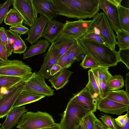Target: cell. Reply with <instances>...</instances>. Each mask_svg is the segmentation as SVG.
<instances>
[{
  "instance_id": "obj_1",
  "label": "cell",
  "mask_w": 129,
  "mask_h": 129,
  "mask_svg": "<svg viewBox=\"0 0 129 129\" xmlns=\"http://www.w3.org/2000/svg\"><path fill=\"white\" fill-rule=\"evenodd\" d=\"M58 15L83 19L93 17L100 10L99 0H50Z\"/></svg>"
},
{
  "instance_id": "obj_2",
  "label": "cell",
  "mask_w": 129,
  "mask_h": 129,
  "mask_svg": "<svg viewBox=\"0 0 129 129\" xmlns=\"http://www.w3.org/2000/svg\"><path fill=\"white\" fill-rule=\"evenodd\" d=\"M79 40L86 54L95 60L100 66L108 68L116 66L120 62L118 51L112 49L105 44L83 38Z\"/></svg>"
},
{
  "instance_id": "obj_3",
  "label": "cell",
  "mask_w": 129,
  "mask_h": 129,
  "mask_svg": "<svg viewBox=\"0 0 129 129\" xmlns=\"http://www.w3.org/2000/svg\"><path fill=\"white\" fill-rule=\"evenodd\" d=\"M90 33L98 35L106 45L115 50L117 37L104 12L98 13L93 17L88 26L87 34Z\"/></svg>"
},
{
  "instance_id": "obj_4",
  "label": "cell",
  "mask_w": 129,
  "mask_h": 129,
  "mask_svg": "<svg viewBox=\"0 0 129 129\" xmlns=\"http://www.w3.org/2000/svg\"><path fill=\"white\" fill-rule=\"evenodd\" d=\"M91 111L80 104L73 96L68 102L59 125L61 129H76L82 118Z\"/></svg>"
},
{
  "instance_id": "obj_5",
  "label": "cell",
  "mask_w": 129,
  "mask_h": 129,
  "mask_svg": "<svg viewBox=\"0 0 129 129\" xmlns=\"http://www.w3.org/2000/svg\"><path fill=\"white\" fill-rule=\"evenodd\" d=\"M55 123L52 116L46 112H27L22 114L16 127L19 129H40Z\"/></svg>"
},
{
  "instance_id": "obj_6",
  "label": "cell",
  "mask_w": 129,
  "mask_h": 129,
  "mask_svg": "<svg viewBox=\"0 0 129 129\" xmlns=\"http://www.w3.org/2000/svg\"><path fill=\"white\" fill-rule=\"evenodd\" d=\"M45 78L36 72L32 73L23 83V90L29 93L50 96L54 94V90L46 83Z\"/></svg>"
},
{
  "instance_id": "obj_7",
  "label": "cell",
  "mask_w": 129,
  "mask_h": 129,
  "mask_svg": "<svg viewBox=\"0 0 129 129\" xmlns=\"http://www.w3.org/2000/svg\"><path fill=\"white\" fill-rule=\"evenodd\" d=\"M32 73V69L22 61L7 60L0 67V75L19 77L26 80Z\"/></svg>"
},
{
  "instance_id": "obj_8",
  "label": "cell",
  "mask_w": 129,
  "mask_h": 129,
  "mask_svg": "<svg viewBox=\"0 0 129 129\" xmlns=\"http://www.w3.org/2000/svg\"><path fill=\"white\" fill-rule=\"evenodd\" d=\"M12 5L22 17L25 24L31 27L38 18V14L33 0H12Z\"/></svg>"
},
{
  "instance_id": "obj_9",
  "label": "cell",
  "mask_w": 129,
  "mask_h": 129,
  "mask_svg": "<svg viewBox=\"0 0 129 129\" xmlns=\"http://www.w3.org/2000/svg\"><path fill=\"white\" fill-rule=\"evenodd\" d=\"M100 9L104 12L109 23L116 33L122 30L119 22L118 6L122 0H99Z\"/></svg>"
},
{
  "instance_id": "obj_10",
  "label": "cell",
  "mask_w": 129,
  "mask_h": 129,
  "mask_svg": "<svg viewBox=\"0 0 129 129\" xmlns=\"http://www.w3.org/2000/svg\"><path fill=\"white\" fill-rule=\"evenodd\" d=\"M91 21L92 20L79 19L74 21L66 20L61 34L79 40L87 34L88 26Z\"/></svg>"
},
{
  "instance_id": "obj_11",
  "label": "cell",
  "mask_w": 129,
  "mask_h": 129,
  "mask_svg": "<svg viewBox=\"0 0 129 129\" xmlns=\"http://www.w3.org/2000/svg\"><path fill=\"white\" fill-rule=\"evenodd\" d=\"M97 100V109L101 112L121 115L129 111V105L116 102L106 97H100Z\"/></svg>"
},
{
  "instance_id": "obj_12",
  "label": "cell",
  "mask_w": 129,
  "mask_h": 129,
  "mask_svg": "<svg viewBox=\"0 0 129 129\" xmlns=\"http://www.w3.org/2000/svg\"><path fill=\"white\" fill-rule=\"evenodd\" d=\"M51 44L49 46L47 52L44 55L43 63L37 72L46 79L51 77L49 75L50 69L56 63L59 55L58 46L54 42Z\"/></svg>"
},
{
  "instance_id": "obj_13",
  "label": "cell",
  "mask_w": 129,
  "mask_h": 129,
  "mask_svg": "<svg viewBox=\"0 0 129 129\" xmlns=\"http://www.w3.org/2000/svg\"><path fill=\"white\" fill-rule=\"evenodd\" d=\"M24 81L0 100V119L7 116L13 109L17 99L23 90Z\"/></svg>"
},
{
  "instance_id": "obj_14",
  "label": "cell",
  "mask_w": 129,
  "mask_h": 129,
  "mask_svg": "<svg viewBox=\"0 0 129 129\" xmlns=\"http://www.w3.org/2000/svg\"><path fill=\"white\" fill-rule=\"evenodd\" d=\"M48 20L45 16L40 15L27 33L28 36L25 40L31 45L41 39Z\"/></svg>"
},
{
  "instance_id": "obj_15",
  "label": "cell",
  "mask_w": 129,
  "mask_h": 129,
  "mask_svg": "<svg viewBox=\"0 0 129 129\" xmlns=\"http://www.w3.org/2000/svg\"><path fill=\"white\" fill-rule=\"evenodd\" d=\"M73 96L80 104L91 112L94 113L96 111L97 100L86 85L80 91L73 94Z\"/></svg>"
},
{
  "instance_id": "obj_16",
  "label": "cell",
  "mask_w": 129,
  "mask_h": 129,
  "mask_svg": "<svg viewBox=\"0 0 129 129\" xmlns=\"http://www.w3.org/2000/svg\"><path fill=\"white\" fill-rule=\"evenodd\" d=\"M64 25V23L59 22L53 19L48 20L43 31L42 37L44 38L51 44L54 42L61 34Z\"/></svg>"
},
{
  "instance_id": "obj_17",
  "label": "cell",
  "mask_w": 129,
  "mask_h": 129,
  "mask_svg": "<svg viewBox=\"0 0 129 129\" xmlns=\"http://www.w3.org/2000/svg\"><path fill=\"white\" fill-rule=\"evenodd\" d=\"M38 13L46 17L48 20L56 17L58 12L50 0H33Z\"/></svg>"
},
{
  "instance_id": "obj_18",
  "label": "cell",
  "mask_w": 129,
  "mask_h": 129,
  "mask_svg": "<svg viewBox=\"0 0 129 129\" xmlns=\"http://www.w3.org/2000/svg\"><path fill=\"white\" fill-rule=\"evenodd\" d=\"M27 111L25 106L13 108L6 116L1 129H11L18 123L22 114Z\"/></svg>"
},
{
  "instance_id": "obj_19",
  "label": "cell",
  "mask_w": 129,
  "mask_h": 129,
  "mask_svg": "<svg viewBox=\"0 0 129 129\" xmlns=\"http://www.w3.org/2000/svg\"><path fill=\"white\" fill-rule=\"evenodd\" d=\"M5 31L9 41L12 46V52L19 54L24 53L27 47L21 37V35L9 29L6 30Z\"/></svg>"
},
{
  "instance_id": "obj_20",
  "label": "cell",
  "mask_w": 129,
  "mask_h": 129,
  "mask_svg": "<svg viewBox=\"0 0 129 129\" xmlns=\"http://www.w3.org/2000/svg\"><path fill=\"white\" fill-rule=\"evenodd\" d=\"M73 72L67 69L61 70L48 80L51 87L57 90L62 88L68 82L69 79Z\"/></svg>"
},
{
  "instance_id": "obj_21",
  "label": "cell",
  "mask_w": 129,
  "mask_h": 129,
  "mask_svg": "<svg viewBox=\"0 0 129 129\" xmlns=\"http://www.w3.org/2000/svg\"><path fill=\"white\" fill-rule=\"evenodd\" d=\"M50 43L46 39H42L34 43L23 54V59L29 58L46 52Z\"/></svg>"
},
{
  "instance_id": "obj_22",
  "label": "cell",
  "mask_w": 129,
  "mask_h": 129,
  "mask_svg": "<svg viewBox=\"0 0 129 129\" xmlns=\"http://www.w3.org/2000/svg\"><path fill=\"white\" fill-rule=\"evenodd\" d=\"M86 54L84 49L79 40H77L69 55L65 69L71 67L73 63L82 60Z\"/></svg>"
},
{
  "instance_id": "obj_23",
  "label": "cell",
  "mask_w": 129,
  "mask_h": 129,
  "mask_svg": "<svg viewBox=\"0 0 129 129\" xmlns=\"http://www.w3.org/2000/svg\"><path fill=\"white\" fill-rule=\"evenodd\" d=\"M45 97L23 90L17 99L12 108L36 102Z\"/></svg>"
},
{
  "instance_id": "obj_24",
  "label": "cell",
  "mask_w": 129,
  "mask_h": 129,
  "mask_svg": "<svg viewBox=\"0 0 129 129\" xmlns=\"http://www.w3.org/2000/svg\"><path fill=\"white\" fill-rule=\"evenodd\" d=\"M77 40L61 34L60 35L54 42L59 48L58 59L73 46Z\"/></svg>"
},
{
  "instance_id": "obj_25",
  "label": "cell",
  "mask_w": 129,
  "mask_h": 129,
  "mask_svg": "<svg viewBox=\"0 0 129 129\" xmlns=\"http://www.w3.org/2000/svg\"><path fill=\"white\" fill-rule=\"evenodd\" d=\"M105 97L116 102L129 105V95L123 90L110 91Z\"/></svg>"
},
{
  "instance_id": "obj_26",
  "label": "cell",
  "mask_w": 129,
  "mask_h": 129,
  "mask_svg": "<svg viewBox=\"0 0 129 129\" xmlns=\"http://www.w3.org/2000/svg\"><path fill=\"white\" fill-rule=\"evenodd\" d=\"M23 19L19 12L15 9H11L7 13L4 22L5 24L11 26L22 24Z\"/></svg>"
},
{
  "instance_id": "obj_27",
  "label": "cell",
  "mask_w": 129,
  "mask_h": 129,
  "mask_svg": "<svg viewBox=\"0 0 129 129\" xmlns=\"http://www.w3.org/2000/svg\"><path fill=\"white\" fill-rule=\"evenodd\" d=\"M118 10L121 30L129 32V9L120 4L118 6Z\"/></svg>"
},
{
  "instance_id": "obj_28",
  "label": "cell",
  "mask_w": 129,
  "mask_h": 129,
  "mask_svg": "<svg viewBox=\"0 0 129 129\" xmlns=\"http://www.w3.org/2000/svg\"><path fill=\"white\" fill-rule=\"evenodd\" d=\"M124 80L120 75L112 76L107 83L109 91L116 90L122 88L124 86Z\"/></svg>"
},
{
  "instance_id": "obj_29",
  "label": "cell",
  "mask_w": 129,
  "mask_h": 129,
  "mask_svg": "<svg viewBox=\"0 0 129 129\" xmlns=\"http://www.w3.org/2000/svg\"><path fill=\"white\" fill-rule=\"evenodd\" d=\"M25 81L19 77L0 75V89L3 87H11Z\"/></svg>"
},
{
  "instance_id": "obj_30",
  "label": "cell",
  "mask_w": 129,
  "mask_h": 129,
  "mask_svg": "<svg viewBox=\"0 0 129 129\" xmlns=\"http://www.w3.org/2000/svg\"><path fill=\"white\" fill-rule=\"evenodd\" d=\"M96 80L107 82L112 75L108 71V68L101 66L91 69Z\"/></svg>"
},
{
  "instance_id": "obj_31",
  "label": "cell",
  "mask_w": 129,
  "mask_h": 129,
  "mask_svg": "<svg viewBox=\"0 0 129 129\" xmlns=\"http://www.w3.org/2000/svg\"><path fill=\"white\" fill-rule=\"evenodd\" d=\"M117 44L119 49L129 48V32L120 30L116 33Z\"/></svg>"
},
{
  "instance_id": "obj_32",
  "label": "cell",
  "mask_w": 129,
  "mask_h": 129,
  "mask_svg": "<svg viewBox=\"0 0 129 129\" xmlns=\"http://www.w3.org/2000/svg\"><path fill=\"white\" fill-rule=\"evenodd\" d=\"M5 31L4 27H0V42L9 56L12 54L13 49L9 41Z\"/></svg>"
},
{
  "instance_id": "obj_33",
  "label": "cell",
  "mask_w": 129,
  "mask_h": 129,
  "mask_svg": "<svg viewBox=\"0 0 129 129\" xmlns=\"http://www.w3.org/2000/svg\"><path fill=\"white\" fill-rule=\"evenodd\" d=\"M96 118L94 113L91 112L82 118L80 123L85 129H95L94 122Z\"/></svg>"
},
{
  "instance_id": "obj_34",
  "label": "cell",
  "mask_w": 129,
  "mask_h": 129,
  "mask_svg": "<svg viewBox=\"0 0 129 129\" xmlns=\"http://www.w3.org/2000/svg\"><path fill=\"white\" fill-rule=\"evenodd\" d=\"M80 65L85 69L89 68L93 69L100 66L95 60L86 54Z\"/></svg>"
},
{
  "instance_id": "obj_35",
  "label": "cell",
  "mask_w": 129,
  "mask_h": 129,
  "mask_svg": "<svg viewBox=\"0 0 129 129\" xmlns=\"http://www.w3.org/2000/svg\"><path fill=\"white\" fill-rule=\"evenodd\" d=\"M88 81L87 83L90 88L100 97H101L100 89L95 78L90 69L88 71Z\"/></svg>"
},
{
  "instance_id": "obj_36",
  "label": "cell",
  "mask_w": 129,
  "mask_h": 129,
  "mask_svg": "<svg viewBox=\"0 0 129 129\" xmlns=\"http://www.w3.org/2000/svg\"><path fill=\"white\" fill-rule=\"evenodd\" d=\"M120 61L126 66L127 69L129 70V48L119 49L118 51Z\"/></svg>"
},
{
  "instance_id": "obj_37",
  "label": "cell",
  "mask_w": 129,
  "mask_h": 129,
  "mask_svg": "<svg viewBox=\"0 0 129 129\" xmlns=\"http://www.w3.org/2000/svg\"><path fill=\"white\" fill-rule=\"evenodd\" d=\"M12 0H7L2 3L0 9V24L4 20L10 6L12 4Z\"/></svg>"
},
{
  "instance_id": "obj_38",
  "label": "cell",
  "mask_w": 129,
  "mask_h": 129,
  "mask_svg": "<svg viewBox=\"0 0 129 129\" xmlns=\"http://www.w3.org/2000/svg\"><path fill=\"white\" fill-rule=\"evenodd\" d=\"M73 45L57 61L56 63L61 67L62 68V70L66 69L65 67L68 61L69 55L73 49Z\"/></svg>"
},
{
  "instance_id": "obj_39",
  "label": "cell",
  "mask_w": 129,
  "mask_h": 129,
  "mask_svg": "<svg viewBox=\"0 0 129 129\" xmlns=\"http://www.w3.org/2000/svg\"><path fill=\"white\" fill-rule=\"evenodd\" d=\"M29 29L27 27L22 24L11 26L9 28L10 30L20 35L27 33Z\"/></svg>"
},
{
  "instance_id": "obj_40",
  "label": "cell",
  "mask_w": 129,
  "mask_h": 129,
  "mask_svg": "<svg viewBox=\"0 0 129 129\" xmlns=\"http://www.w3.org/2000/svg\"><path fill=\"white\" fill-rule=\"evenodd\" d=\"M96 80L99 86L101 97H106L110 91L108 90L107 87V82L103 80Z\"/></svg>"
},
{
  "instance_id": "obj_41",
  "label": "cell",
  "mask_w": 129,
  "mask_h": 129,
  "mask_svg": "<svg viewBox=\"0 0 129 129\" xmlns=\"http://www.w3.org/2000/svg\"><path fill=\"white\" fill-rule=\"evenodd\" d=\"M102 122L106 124L110 129H115L112 120V116L110 115L103 114L99 118Z\"/></svg>"
},
{
  "instance_id": "obj_42",
  "label": "cell",
  "mask_w": 129,
  "mask_h": 129,
  "mask_svg": "<svg viewBox=\"0 0 129 129\" xmlns=\"http://www.w3.org/2000/svg\"><path fill=\"white\" fill-rule=\"evenodd\" d=\"M115 121L119 126L123 127L125 126L129 120V111L124 115H120L116 118H114Z\"/></svg>"
},
{
  "instance_id": "obj_43",
  "label": "cell",
  "mask_w": 129,
  "mask_h": 129,
  "mask_svg": "<svg viewBox=\"0 0 129 129\" xmlns=\"http://www.w3.org/2000/svg\"><path fill=\"white\" fill-rule=\"evenodd\" d=\"M82 38L100 43L105 44L100 37L93 33H87Z\"/></svg>"
},
{
  "instance_id": "obj_44",
  "label": "cell",
  "mask_w": 129,
  "mask_h": 129,
  "mask_svg": "<svg viewBox=\"0 0 129 129\" xmlns=\"http://www.w3.org/2000/svg\"><path fill=\"white\" fill-rule=\"evenodd\" d=\"M23 81L13 87L9 88L2 87L0 89V100L10 92L14 89L18 85Z\"/></svg>"
},
{
  "instance_id": "obj_45",
  "label": "cell",
  "mask_w": 129,
  "mask_h": 129,
  "mask_svg": "<svg viewBox=\"0 0 129 129\" xmlns=\"http://www.w3.org/2000/svg\"><path fill=\"white\" fill-rule=\"evenodd\" d=\"M62 69V68L60 65L56 63L54 64L50 70L49 75L50 77L57 74Z\"/></svg>"
},
{
  "instance_id": "obj_46",
  "label": "cell",
  "mask_w": 129,
  "mask_h": 129,
  "mask_svg": "<svg viewBox=\"0 0 129 129\" xmlns=\"http://www.w3.org/2000/svg\"><path fill=\"white\" fill-rule=\"evenodd\" d=\"M9 57L0 42V60L5 61L7 60Z\"/></svg>"
},
{
  "instance_id": "obj_47",
  "label": "cell",
  "mask_w": 129,
  "mask_h": 129,
  "mask_svg": "<svg viewBox=\"0 0 129 129\" xmlns=\"http://www.w3.org/2000/svg\"><path fill=\"white\" fill-rule=\"evenodd\" d=\"M95 129H107V127L97 118L94 122Z\"/></svg>"
},
{
  "instance_id": "obj_48",
  "label": "cell",
  "mask_w": 129,
  "mask_h": 129,
  "mask_svg": "<svg viewBox=\"0 0 129 129\" xmlns=\"http://www.w3.org/2000/svg\"><path fill=\"white\" fill-rule=\"evenodd\" d=\"M112 120L115 129H129V120L125 126L123 127L117 125L115 121L114 118H112Z\"/></svg>"
},
{
  "instance_id": "obj_49",
  "label": "cell",
  "mask_w": 129,
  "mask_h": 129,
  "mask_svg": "<svg viewBox=\"0 0 129 129\" xmlns=\"http://www.w3.org/2000/svg\"><path fill=\"white\" fill-rule=\"evenodd\" d=\"M126 92L129 95V73L128 72L126 74L125 81Z\"/></svg>"
},
{
  "instance_id": "obj_50",
  "label": "cell",
  "mask_w": 129,
  "mask_h": 129,
  "mask_svg": "<svg viewBox=\"0 0 129 129\" xmlns=\"http://www.w3.org/2000/svg\"><path fill=\"white\" fill-rule=\"evenodd\" d=\"M40 129H61L59 123H55L51 126H48L46 127Z\"/></svg>"
},
{
  "instance_id": "obj_51",
  "label": "cell",
  "mask_w": 129,
  "mask_h": 129,
  "mask_svg": "<svg viewBox=\"0 0 129 129\" xmlns=\"http://www.w3.org/2000/svg\"><path fill=\"white\" fill-rule=\"evenodd\" d=\"M76 129H85L83 125L81 124L78 126Z\"/></svg>"
},
{
  "instance_id": "obj_52",
  "label": "cell",
  "mask_w": 129,
  "mask_h": 129,
  "mask_svg": "<svg viewBox=\"0 0 129 129\" xmlns=\"http://www.w3.org/2000/svg\"><path fill=\"white\" fill-rule=\"evenodd\" d=\"M5 61H2L0 60V67L1 66Z\"/></svg>"
},
{
  "instance_id": "obj_53",
  "label": "cell",
  "mask_w": 129,
  "mask_h": 129,
  "mask_svg": "<svg viewBox=\"0 0 129 129\" xmlns=\"http://www.w3.org/2000/svg\"><path fill=\"white\" fill-rule=\"evenodd\" d=\"M2 4H0V8H1V7L2 5Z\"/></svg>"
},
{
  "instance_id": "obj_54",
  "label": "cell",
  "mask_w": 129,
  "mask_h": 129,
  "mask_svg": "<svg viewBox=\"0 0 129 129\" xmlns=\"http://www.w3.org/2000/svg\"><path fill=\"white\" fill-rule=\"evenodd\" d=\"M1 124L0 123V129H1V127H0V126H1Z\"/></svg>"
},
{
  "instance_id": "obj_55",
  "label": "cell",
  "mask_w": 129,
  "mask_h": 129,
  "mask_svg": "<svg viewBox=\"0 0 129 129\" xmlns=\"http://www.w3.org/2000/svg\"><path fill=\"white\" fill-rule=\"evenodd\" d=\"M107 129H110L109 128H107Z\"/></svg>"
}]
</instances>
